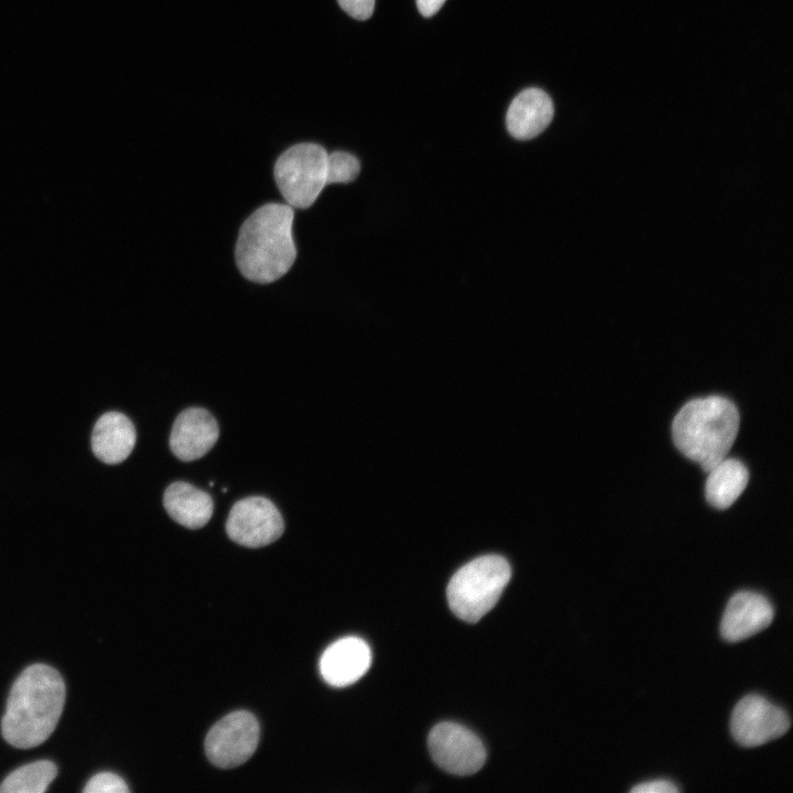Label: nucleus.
Segmentation results:
<instances>
[{
	"mask_svg": "<svg viewBox=\"0 0 793 793\" xmlns=\"http://www.w3.org/2000/svg\"><path fill=\"white\" fill-rule=\"evenodd\" d=\"M773 616V607L763 595L738 591L725 608L720 623L721 637L728 642L745 640L765 629Z\"/></svg>",
	"mask_w": 793,
	"mask_h": 793,
	"instance_id": "12",
	"label": "nucleus"
},
{
	"mask_svg": "<svg viewBox=\"0 0 793 793\" xmlns=\"http://www.w3.org/2000/svg\"><path fill=\"white\" fill-rule=\"evenodd\" d=\"M294 210L290 205L269 203L242 224L236 245V262L241 274L257 283L283 276L296 258L292 236Z\"/></svg>",
	"mask_w": 793,
	"mask_h": 793,
	"instance_id": "2",
	"label": "nucleus"
},
{
	"mask_svg": "<svg viewBox=\"0 0 793 793\" xmlns=\"http://www.w3.org/2000/svg\"><path fill=\"white\" fill-rule=\"evenodd\" d=\"M65 683L54 667L35 663L13 683L1 720L8 743L29 749L44 742L54 731L65 703Z\"/></svg>",
	"mask_w": 793,
	"mask_h": 793,
	"instance_id": "1",
	"label": "nucleus"
},
{
	"mask_svg": "<svg viewBox=\"0 0 793 793\" xmlns=\"http://www.w3.org/2000/svg\"><path fill=\"white\" fill-rule=\"evenodd\" d=\"M340 8L357 20L369 19L374 9L376 0H337Z\"/></svg>",
	"mask_w": 793,
	"mask_h": 793,
	"instance_id": "20",
	"label": "nucleus"
},
{
	"mask_svg": "<svg viewBox=\"0 0 793 793\" xmlns=\"http://www.w3.org/2000/svg\"><path fill=\"white\" fill-rule=\"evenodd\" d=\"M85 793H127L129 787L119 775L101 772L94 775L84 787Z\"/></svg>",
	"mask_w": 793,
	"mask_h": 793,
	"instance_id": "19",
	"label": "nucleus"
},
{
	"mask_svg": "<svg viewBox=\"0 0 793 793\" xmlns=\"http://www.w3.org/2000/svg\"><path fill=\"white\" fill-rule=\"evenodd\" d=\"M218 436V423L210 412L203 408H188L174 421L170 448L178 459L192 461L206 455Z\"/></svg>",
	"mask_w": 793,
	"mask_h": 793,
	"instance_id": "10",
	"label": "nucleus"
},
{
	"mask_svg": "<svg viewBox=\"0 0 793 793\" xmlns=\"http://www.w3.org/2000/svg\"><path fill=\"white\" fill-rule=\"evenodd\" d=\"M167 514L187 529H200L211 518L214 502L211 497L184 481L171 484L163 496Z\"/></svg>",
	"mask_w": 793,
	"mask_h": 793,
	"instance_id": "15",
	"label": "nucleus"
},
{
	"mask_svg": "<svg viewBox=\"0 0 793 793\" xmlns=\"http://www.w3.org/2000/svg\"><path fill=\"white\" fill-rule=\"evenodd\" d=\"M791 726L787 714L760 695L750 694L735 706L730 730L743 747H757L776 739Z\"/></svg>",
	"mask_w": 793,
	"mask_h": 793,
	"instance_id": "9",
	"label": "nucleus"
},
{
	"mask_svg": "<svg viewBox=\"0 0 793 793\" xmlns=\"http://www.w3.org/2000/svg\"><path fill=\"white\" fill-rule=\"evenodd\" d=\"M446 0H416V6L422 15L428 18L434 15Z\"/></svg>",
	"mask_w": 793,
	"mask_h": 793,
	"instance_id": "22",
	"label": "nucleus"
},
{
	"mask_svg": "<svg viewBox=\"0 0 793 793\" xmlns=\"http://www.w3.org/2000/svg\"><path fill=\"white\" fill-rule=\"evenodd\" d=\"M274 178L287 205L308 208L328 184V153L316 143H298L275 162Z\"/></svg>",
	"mask_w": 793,
	"mask_h": 793,
	"instance_id": "5",
	"label": "nucleus"
},
{
	"mask_svg": "<svg viewBox=\"0 0 793 793\" xmlns=\"http://www.w3.org/2000/svg\"><path fill=\"white\" fill-rule=\"evenodd\" d=\"M371 665V650L358 637H345L323 652L319 671L324 681L335 687L348 686L361 678Z\"/></svg>",
	"mask_w": 793,
	"mask_h": 793,
	"instance_id": "11",
	"label": "nucleus"
},
{
	"mask_svg": "<svg viewBox=\"0 0 793 793\" xmlns=\"http://www.w3.org/2000/svg\"><path fill=\"white\" fill-rule=\"evenodd\" d=\"M135 438V428L128 416L108 412L94 426L91 448L101 461L119 464L131 454Z\"/></svg>",
	"mask_w": 793,
	"mask_h": 793,
	"instance_id": "14",
	"label": "nucleus"
},
{
	"mask_svg": "<svg viewBox=\"0 0 793 793\" xmlns=\"http://www.w3.org/2000/svg\"><path fill=\"white\" fill-rule=\"evenodd\" d=\"M360 172L358 159L344 151L328 154V184L352 182Z\"/></svg>",
	"mask_w": 793,
	"mask_h": 793,
	"instance_id": "18",
	"label": "nucleus"
},
{
	"mask_svg": "<svg viewBox=\"0 0 793 793\" xmlns=\"http://www.w3.org/2000/svg\"><path fill=\"white\" fill-rule=\"evenodd\" d=\"M284 531L278 508L264 497L251 496L236 502L229 511L226 532L230 540L247 546L261 547L276 541Z\"/></svg>",
	"mask_w": 793,
	"mask_h": 793,
	"instance_id": "8",
	"label": "nucleus"
},
{
	"mask_svg": "<svg viewBox=\"0 0 793 793\" xmlns=\"http://www.w3.org/2000/svg\"><path fill=\"white\" fill-rule=\"evenodd\" d=\"M427 743L435 763L456 775L472 774L486 761L481 740L471 730L455 723L443 721L434 726Z\"/></svg>",
	"mask_w": 793,
	"mask_h": 793,
	"instance_id": "7",
	"label": "nucleus"
},
{
	"mask_svg": "<svg viewBox=\"0 0 793 793\" xmlns=\"http://www.w3.org/2000/svg\"><path fill=\"white\" fill-rule=\"evenodd\" d=\"M678 787L667 780H654L640 783L631 789L632 793H675Z\"/></svg>",
	"mask_w": 793,
	"mask_h": 793,
	"instance_id": "21",
	"label": "nucleus"
},
{
	"mask_svg": "<svg viewBox=\"0 0 793 793\" xmlns=\"http://www.w3.org/2000/svg\"><path fill=\"white\" fill-rule=\"evenodd\" d=\"M260 726L256 717L246 710L228 714L218 720L205 739L208 760L221 769L245 763L256 751Z\"/></svg>",
	"mask_w": 793,
	"mask_h": 793,
	"instance_id": "6",
	"label": "nucleus"
},
{
	"mask_svg": "<svg viewBox=\"0 0 793 793\" xmlns=\"http://www.w3.org/2000/svg\"><path fill=\"white\" fill-rule=\"evenodd\" d=\"M554 106L550 96L539 88H528L509 106L506 124L509 133L520 140L539 135L551 123Z\"/></svg>",
	"mask_w": 793,
	"mask_h": 793,
	"instance_id": "13",
	"label": "nucleus"
},
{
	"mask_svg": "<svg viewBox=\"0 0 793 793\" xmlns=\"http://www.w3.org/2000/svg\"><path fill=\"white\" fill-rule=\"evenodd\" d=\"M738 431L739 413L736 405L718 395L688 401L672 423L676 448L706 472L726 458Z\"/></svg>",
	"mask_w": 793,
	"mask_h": 793,
	"instance_id": "3",
	"label": "nucleus"
},
{
	"mask_svg": "<svg viewBox=\"0 0 793 793\" xmlns=\"http://www.w3.org/2000/svg\"><path fill=\"white\" fill-rule=\"evenodd\" d=\"M707 472L705 496L708 503L717 509L729 508L743 492L749 480L747 467L734 458H724Z\"/></svg>",
	"mask_w": 793,
	"mask_h": 793,
	"instance_id": "16",
	"label": "nucleus"
},
{
	"mask_svg": "<svg viewBox=\"0 0 793 793\" xmlns=\"http://www.w3.org/2000/svg\"><path fill=\"white\" fill-rule=\"evenodd\" d=\"M57 774L50 760H39L11 772L1 783V793H43Z\"/></svg>",
	"mask_w": 793,
	"mask_h": 793,
	"instance_id": "17",
	"label": "nucleus"
},
{
	"mask_svg": "<svg viewBox=\"0 0 793 793\" xmlns=\"http://www.w3.org/2000/svg\"><path fill=\"white\" fill-rule=\"evenodd\" d=\"M511 577L510 565L499 555H484L459 568L447 586L452 611L461 620L477 622L499 600Z\"/></svg>",
	"mask_w": 793,
	"mask_h": 793,
	"instance_id": "4",
	"label": "nucleus"
}]
</instances>
